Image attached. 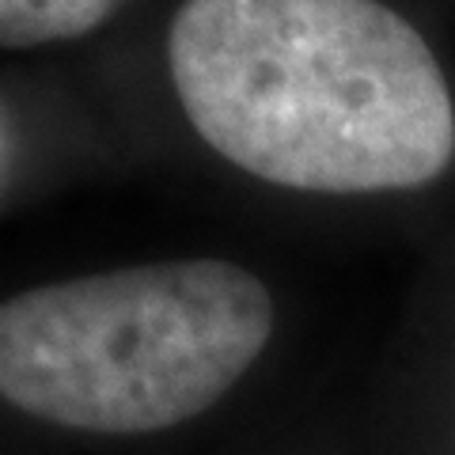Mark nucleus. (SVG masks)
Instances as JSON below:
<instances>
[{
	"label": "nucleus",
	"mask_w": 455,
	"mask_h": 455,
	"mask_svg": "<svg viewBox=\"0 0 455 455\" xmlns=\"http://www.w3.org/2000/svg\"><path fill=\"white\" fill-rule=\"evenodd\" d=\"M167 73L194 133L284 190H414L455 156L444 68L379 0H187Z\"/></svg>",
	"instance_id": "nucleus-1"
},
{
	"label": "nucleus",
	"mask_w": 455,
	"mask_h": 455,
	"mask_svg": "<svg viewBox=\"0 0 455 455\" xmlns=\"http://www.w3.org/2000/svg\"><path fill=\"white\" fill-rule=\"evenodd\" d=\"M12 160V137H8V122H4V110H0V175Z\"/></svg>",
	"instance_id": "nucleus-3"
},
{
	"label": "nucleus",
	"mask_w": 455,
	"mask_h": 455,
	"mask_svg": "<svg viewBox=\"0 0 455 455\" xmlns=\"http://www.w3.org/2000/svg\"><path fill=\"white\" fill-rule=\"evenodd\" d=\"M277 307L228 259L42 281L0 300V455H140L262 361Z\"/></svg>",
	"instance_id": "nucleus-2"
}]
</instances>
